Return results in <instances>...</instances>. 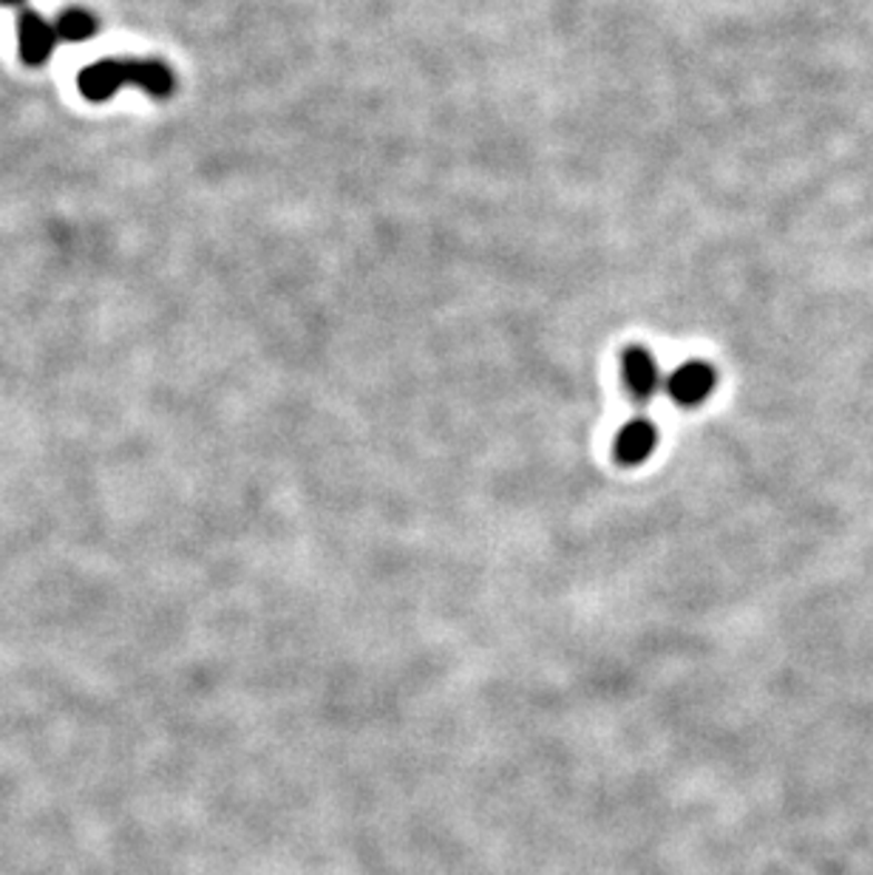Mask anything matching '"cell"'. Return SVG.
Here are the masks:
<instances>
[{
  "label": "cell",
  "instance_id": "cell-1",
  "mask_svg": "<svg viewBox=\"0 0 873 875\" xmlns=\"http://www.w3.org/2000/svg\"><path fill=\"white\" fill-rule=\"evenodd\" d=\"M80 94L91 102L111 100L122 86L143 88L150 97L174 94V71L159 60H97L77 77Z\"/></svg>",
  "mask_w": 873,
  "mask_h": 875
},
{
  "label": "cell",
  "instance_id": "cell-2",
  "mask_svg": "<svg viewBox=\"0 0 873 875\" xmlns=\"http://www.w3.org/2000/svg\"><path fill=\"white\" fill-rule=\"evenodd\" d=\"M661 368H658V357L649 352L647 346H627L621 352V385L627 397L636 405H649L653 397L661 389Z\"/></svg>",
  "mask_w": 873,
  "mask_h": 875
},
{
  "label": "cell",
  "instance_id": "cell-3",
  "mask_svg": "<svg viewBox=\"0 0 873 875\" xmlns=\"http://www.w3.org/2000/svg\"><path fill=\"white\" fill-rule=\"evenodd\" d=\"M667 394L678 409H698L715 394L717 368L706 361H686L667 377Z\"/></svg>",
  "mask_w": 873,
  "mask_h": 875
},
{
  "label": "cell",
  "instance_id": "cell-4",
  "mask_svg": "<svg viewBox=\"0 0 873 875\" xmlns=\"http://www.w3.org/2000/svg\"><path fill=\"white\" fill-rule=\"evenodd\" d=\"M655 445H658V425L649 416H636L618 429L616 440H612V456H616L618 465L636 468L653 456Z\"/></svg>",
  "mask_w": 873,
  "mask_h": 875
},
{
  "label": "cell",
  "instance_id": "cell-5",
  "mask_svg": "<svg viewBox=\"0 0 873 875\" xmlns=\"http://www.w3.org/2000/svg\"><path fill=\"white\" fill-rule=\"evenodd\" d=\"M18 38H20V57L26 66H43L51 57V51L60 43L55 23L40 18L38 12H23L18 18Z\"/></svg>",
  "mask_w": 873,
  "mask_h": 875
},
{
  "label": "cell",
  "instance_id": "cell-6",
  "mask_svg": "<svg viewBox=\"0 0 873 875\" xmlns=\"http://www.w3.org/2000/svg\"><path fill=\"white\" fill-rule=\"evenodd\" d=\"M55 29L57 35H60V40L82 43V40H88L94 31H97V20H94V14L82 12V9H69V12H62L60 18H57Z\"/></svg>",
  "mask_w": 873,
  "mask_h": 875
},
{
  "label": "cell",
  "instance_id": "cell-7",
  "mask_svg": "<svg viewBox=\"0 0 873 875\" xmlns=\"http://www.w3.org/2000/svg\"><path fill=\"white\" fill-rule=\"evenodd\" d=\"M18 3H23V0H0V7H18Z\"/></svg>",
  "mask_w": 873,
  "mask_h": 875
}]
</instances>
